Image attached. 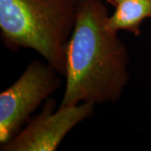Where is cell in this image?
I'll list each match as a JSON object with an SVG mask.
<instances>
[{"label": "cell", "instance_id": "cell-1", "mask_svg": "<svg viewBox=\"0 0 151 151\" xmlns=\"http://www.w3.org/2000/svg\"><path fill=\"white\" fill-rule=\"evenodd\" d=\"M102 0H77L73 32L65 46V88L59 107L118 102L129 81V54L108 26Z\"/></svg>", "mask_w": 151, "mask_h": 151}, {"label": "cell", "instance_id": "cell-2", "mask_svg": "<svg viewBox=\"0 0 151 151\" xmlns=\"http://www.w3.org/2000/svg\"><path fill=\"white\" fill-rule=\"evenodd\" d=\"M77 0H0V36L9 50L32 49L61 76Z\"/></svg>", "mask_w": 151, "mask_h": 151}, {"label": "cell", "instance_id": "cell-3", "mask_svg": "<svg viewBox=\"0 0 151 151\" xmlns=\"http://www.w3.org/2000/svg\"><path fill=\"white\" fill-rule=\"evenodd\" d=\"M60 74L47 61H31L20 77L0 93V145L16 136L39 106L60 85Z\"/></svg>", "mask_w": 151, "mask_h": 151}, {"label": "cell", "instance_id": "cell-4", "mask_svg": "<svg viewBox=\"0 0 151 151\" xmlns=\"http://www.w3.org/2000/svg\"><path fill=\"white\" fill-rule=\"evenodd\" d=\"M48 98L42 111L29 119L25 128L9 142L1 145L2 151H54L75 126L92 117L95 105L81 103L59 107Z\"/></svg>", "mask_w": 151, "mask_h": 151}, {"label": "cell", "instance_id": "cell-5", "mask_svg": "<svg viewBox=\"0 0 151 151\" xmlns=\"http://www.w3.org/2000/svg\"><path fill=\"white\" fill-rule=\"evenodd\" d=\"M147 18L151 19V0H124L109 15L108 26L114 32L127 30L139 36L141 23Z\"/></svg>", "mask_w": 151, "mask_h": 151}, {"label": "cell", "instance_id": "cell-6", "mask_svg": "<svg viewBox=\"0 0 151 151\" xmlns=\"http://www.w3.org/2000/svg\"><path fill=\"white\" fill-rule=\"evenodd\" d=\"M105 1H106L108 4H111V5L113 6V7L115 8V7H117V6L119 5L121 2H123L124 0H105Z\"/></svg>", "mask_w": 151, "mask_h": 151}]
</instances>
